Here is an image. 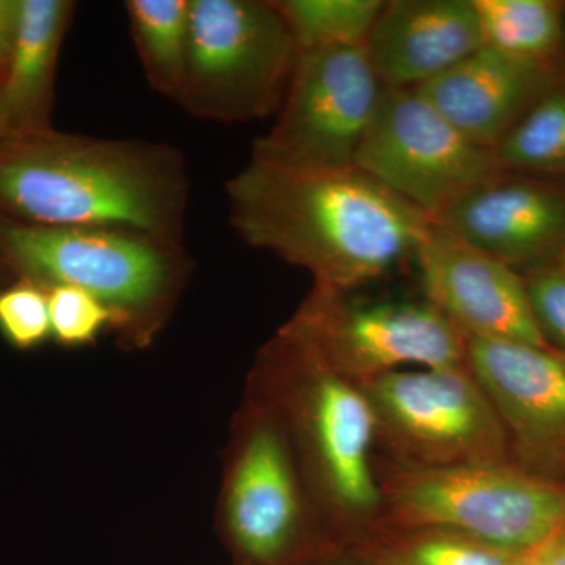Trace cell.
Wrapping results in <instances>:
<instances>
[{
    "label": "cell",
    "instance_id": "d4e9b609",
    "mask_svg": "<svg viewBox=\"0 0 565 565\" xmlns=\"http://www.w3.org/2000/svg\"><path fill=\"white\" fill-rule=\"evenodd\" d=\"M527 296L545 343L565 355V269L559 263L525 269Z\"/></svg>",
    "mask_w": 565,
    "mask_h": 565
},
{
    "label": "cell",
    "instance_id": "7c38bea8",
    "mask_svg": "<svg viewBox=\"0 0 565 565\" xmlns=\"http://www.w3.org/2000/svg\"><path fill=\"white\" fill-rule=\"evenodd\" d=\"M467 364L492 401L527 473L565 475V355L512 341L467 340Z\"/></svg>",
    "mask_w": 565,
    "mask_h": 565
},
{
    "label": "cell",
    "instance_id": "52a82bcc",
    "mask_svg": "<svg viewBox=\"0 0 565 565\" xmlns=\"http://www.w3.org/2000/svg\"><path fill=\"white\" fill-rule=\"evenodd\" d=\"M296 57L273 0H191L177 104L200 120H262L280 109Z\"/></svg>",
    "mask_w": 565,
    "mask_h": 565
},
{
    "label": "cell",
    "instance_id": "cb8c5ba5",
    "mask_svg": "<svg viewBox=\"0 0 565 565\" xmlns=\"http://www.w3.org/2000/svg\"><path fill=\"white\" fill-rule=\"evenodd\" d=\"M0 333L21 351L40 348L51 338L47 289L25 278L0 289Z\"/></svg>",
    "mask_w": 565,
    "mask_h": 565
},
{
    "label": "cell",
    "instance_id": "1f68e13d",
    "mask_svg": "<svg viewBox=\"0 0 565 565\" xmlns=\"http://www.w3.org/2000/svg\"><path fill=\"white\" fill-rule=\"evenodd\" d=\"M0 81H2V74H0Z\"/></svg>",
    "mask_w": 565,
    "mask_h": 565
},
{
    "label": "cell",
    "instance_id": "f546056e",
    "mask_svg": "<svg viewBox=\"0 0 565 565\" xmlns=\"http://www.w3.org/2000/svg\"><path fill=\"white\" fill-rule=\"evenodd\" d=\"M14 136L11 129L9 114H7L6 104H3L2 95H0V141Z\"/></svg>",
    "mask_w": 565,
    "mask_h": 565
},
{
    "label": "cell",
    "instance_id": "7a4b0ae2",
    "mask_svg": "<svg viewBox=\"0 0 565 565\" xmlns=\"http://www.w3.org/2000/svg\"><path fill=\"white\" fill-rule=\"evenodd\" d=\"M189 193L172 145L52 128L0 141V215L11 221L126 230L184 247Z\"/></svg>",
    "mask_w": 565,
    "mask_h": 565
},
{
    "label": "cell",
    "instance_id": "d6986e66",
    "mask_svg": "<svg viewBox=\"0 0 565 565\" xmlns=\"http://www.w3.org/2000/svg\"><path fill=\"white\" fill-rule=\"evenodd\" d=\"M484 46L512 57L559 58L565 3L556 0H473Z\"/></svg>",
    "mask_w": 565,
    "mask_h": 565
},
{
    "label": "cell",
    "instance_id": "e0dca14e",
    "mask_svg": "<svg viewBox=\"0 0 565 565\" xmlns=\"http://www.w3.org/2000/svg\"><path fill=\"white\" fill-rule=\"evenodd\" d=\"M74 9L68 0H21L17 39L0 81L14 136L52 128L55 70Z\"/></svg>",
    "mask_w": 565,
    "mask_h": 565
},
{
    "label": "cell",
    "instance_id": "83f0119b",
    "mask_svg": "<svg viewBox=\"0 0 565 565\" xmlns=\"http://www.w3.org/2000/svg\"><path fill=\"white\" fill-rule=\"evenodd\" d=\"M307 565H360L353 557L341 553H321L308 559Z\"/></svg>",
    "mask_w": 565,
    "mask_h": 565
},
{
    "label": "cell",
    "instance_id": "d6a6232c",
    "mask_svg": "<svg viewBox=\"0 0 565 565\" xmlns=\"http://www.w3.org/2000/svg\"><path fill=\"white\" fill-rule=\"evenodd\" d=\"M236 565H243V564H236Z\"/></svg>",
    "mask_w": 565,
    "mask_h": 565
},
{
    "label": "cell",
    "instance_id": "8fae6325",
    "mask_svg": "<svg viewBox=\"0 0 565 565\" xmlns=\"http://www.w3.org/2000/svg\"><path fill=\"white\" fill-rule=\"evenodd\" d=\"M382 92L364 46L297 52L277 121L252 158L291 169L355 167Z\"/></svg>",
    "mask_w": 565,
    "mask_h": 565
},
{
    "label": "cell",
    "instance_id": "8992f818",
    "mask_svg": "<svg viewBox=\"0 0 565 565\" xmlns=\"http://www.w3.org/2000/svg\"><path fill=\"white\" fill-rule=\"evenodd\" d=\"M217 526L243 565H294L321 544L323 527L288 435L248 394L223 457Z\"/></svg>",
    "mask_w": 565,
    "mask_h": 565
},
{
    "label": "cell",
    "instance_id": "3957f363",
    "mask_svg": "<svg viewBox=\"0 0 565 565\" xmlns=\"http://www.w3.org/2000/svg\"><path fill=\"white\" fill-rule=\"evenodd\" d=\"M247 394L288 435L323 530L375 526L382 503L373 463L375 418L363 390L280 329L259 352Z\"/></svg>",
    "mask_w": 565,
    "mask_h": 565
},
{
    "label": "cell",
    "instance_id": "ffe728a7",
    "mask_svg": "<svg viewBox=\"0 0 565 565\" xmlns=\"http://www.w3.org/2000/svg\"><path fill=\"white\" fill-rule=\"evenodd\" d=\"M505 172L565 184V73L494 147Z\"/></svg>",
    "mask_w": 565,
    "mask_h": 565
},
{
    "label": "cell",
    "instance_id": "5bb4252c",
    "mask_svg": "<svg viewBox=\"0 0 565 565\" xmlns=\"http://www.w3.org/2000/svg\"><path fill=\"white\" fill-rule=\"evenodd\" d=\"M434 222L516 270L556 263L565 253V184L504 172Z\"/></svg>",
    "mask_w": 565,
    "mask_h": 565
},
{
    "label": "cell",
    "instance_id": "ac0fdd59",
    "mask_svg": "<svg viewBox=\"0 0 565 565\" xmlns=\"http://www.w3.org/2000/svg\"><path fill=\"white\" fill-rule=\"evenodd\" d=\"M125 7L148 84L177 103L188 62L191 0H128Z\"/></svg>",
    "mask_w": 565,
    "mask_h": 565
},
{
    "label": "cell",
    "instance_id": "2e32d148",
    "mask_svg": "<svg viewBox=\"0 0 565 565\" xmlns=\"http://www.w3.org/2000/svg\"><path fill=\"white\" fill-rule=\"evenodd\" d=\"M484 47L473 0H392L364 44L388 88H416Z\"/></svg>",
    "mask_w": 565,
    "mask_h": 565
},
{
    "label": "cell",
    "instance_id": "277c9868",
    "mask_svg": "<svg viewBox=\"0 0 565 565\" xmlns=\"http://www.w3.org/2000/svg\"><path fill=\"white\" fill-rule=\"evenodd\" d=\"M0 259L18 278L76 286L115 316L126 351L154 343L170 322L191 275L184 247L126 230L44 226L0 215Z\"/></svg>",
    "mask_w": 565,
    "mask_h": 565
},
{
    "label": "cell",
    "instance_id": "7402d4cb",
    "mask_svg": "<svg viewBox=\"0 0 565 565\" xmlns=\"http://www.w3.org/2000/svg\"><path fill=\"white\" fill-rule=\"evenodd\" d=\"M381 565H511L514 552L445 530L384 531Z\"/></svg>",
    "mask_w": 565,
    "mask_h": 565
},
{
    "label": "cell",
    "instance_id": "f1b7e54d",
    "mask_svg": "<svg viewBox=\"0 0 565 565\" xmlns=\"http://www.w3.org/2000/svg\"><path fill=\"white\" fill-rule=\"evenodd\" d=\"M555 565H565V530L550 542Z\"/></svg>",
    "mask_w": 565,
    "mask_h": 565
},
{
    "label": "cell",
    "instance_id": "30bf717a",
    "mask_svg": "<svg viewBox=\"0 0 565 565\" xmlns=\"http://www.w3.org/2000/svg\"><path fill=\"white\" fill-rule=\"evenodd\" d=\"M355 167L433 221L505 172L494 148L468 139L414 88L388 87Z\"/></svg>",
    "mask_w": 565,
    "mask_h": 565
},
{
    "label": "cell",
    "instance_id": "4fadbf2b",
    "mask_svg": "<svg viewBox=\"0 0 565 565\" xmlns=\"http://www.w3.org/2000/svg\"><path fill=\"white\" fill-rule=\"evenodd\" d=\"M427 302L467 340L512 341L550 348L515 267L430 223L415 250Z\"/></svg>",
    "mask_w": 565,
    "mask_h": 565
},
{
    "label": "cell",
    "instance_id": "5b68a950",
    "mask_svg": "<svg viewBox=\"0 0 565 565\" xmlns=\"http://www.w3.org/2000/svg\"><path fill=\"white\" fill-rule=\"evenodd\" d=\"M384 531L445 530L523 552L565 530V489L512 462L377 468Z\"/></svg>",
    "mask_w": 565,
    "mask_h": 565
},
{
    "label": "cell",
    "instance_id": "6da1fadb",
    "mask_svg": "<svg viewBox=\"0 0 565 565\" xmlns=\"http://www.w3.org/2000/svg\"><path fill=\"white\" fill-rule=\"evenodd\" d=\"M230 222L252 247L353 292L414 256L433 218L348 169H291L250 158L226 182Z\"/></svg>",
    "mask_w": 565,
    "mask_h": 565
},
{
    "label": "cell",
    "instance_id": "4dcf8cb0",
    "mask_svg": "<svg viewBox=\"0 0 565 565\" xmlns=\"http://www.w3.org/2000/svg\"><path fill=\"white\" fill-rule=\"evenodd\" d=\"M556 263H559V264H561V266H563V267H564V269H565V253H564V255H563V256H561V258H559V259H557V262H556Z\"/></svg>",
    "mask_w": 565,
    "mask_h": 565
},
{
    "label": "cell",
    "instance_id": "ba28073f",
    "mask_svg": "<svg viewBox=\"0 0 565 565\" xmlns=\"http://www.w3.org/2000/svg\"><path fill=\"white\" fill-rule=\"evenodd\" d=\"M375 418V444L415 470L511 462L500 415L470 367H415L360 385Z\"/></svg>",
    "mask_w": 565,
    "mask_h": 565
},
{
    "label": "cell",
    "instance_id": "4316f807",
    "mask_svg": "<svg viewBox=\"0 0 565 565\" xmlns=\"http://www.w3.org/2000/svg\"><path fill=\"white\" fill-rule=\"evenodd\" d=\"M550 542L533 546V548L523 550V552H516L514 557H512L511 565H555Z\"/></svg>",
    "mask_w": 565,
    "mask_h": 565
},
{
    "label": "cell",
    "instance_id": "484cf974",
    "mask_svg": "<svg viewBox=\"0 0 565 565\" xmlns=\"http://www.w3.org/2000/svg\"><path fill=\"white\" fill-rule=\"evenodd\" d=\"M20 11L21 0H0V74L2 76L17 39Z\"/></svg>",
    "mask_w": 565,
    "mask_h": 565
},
{
    "label": "cell",
    "instance_id": "9a60e30c",
    "mask_svg": "<svg viewBox=\"0 0 565 565\" xmlns=\"http://www.w3.org/2000/svg\"><path fill=\"white\" fill-rule=\"evenodd\" d=\"M564 73L559 58L527 61L484 46L414 90L468 139L494 148Z\"/></svg>",
    "mask_w": 565,
    "mask_h": 565
},
{
    "label": "cell",
    "instance_id": "603a6c76",
    "mask_svg": "<svg viewBox=\"0 0 565 565\" xmlns=\"http://www.w3.org/2000/svg\"><path fill=\"white\" fill-rule=\"evenodd\" d=\"M51 338L63 348L90 345L99 334L114 332L115 316L90 292L76 286H54L47 289Z\"/></svg>",
    "mask_w": 565,
    "mask_h": 565
},
{
    "label": "cell",
    "instance_id": "44dd1931",
    "mask_svg": "<svg viewBox=\"0 0 565 565\" xmlns=\"http://www.w3.org/2000/svg\"><path fill=\"white\" fill-rule=\"evenodd\" d=\"M297 52L364 46L384 9L382 0H273Z\"/></svg>",
    "mask_w": 565,
    "mask_h": 565
},
{
    "label": "cell",
    "instance_id": "9c48e42d",
    "mask_svg": "<svg viewBox=\"0 0 565 565\" xmlns=\"http://www.w3.org/2000/svg\"><path fill=\"white\" fill-rule=\"evenodd\" d=\"M281 329L356 386L407 366H467V338L427 300L370 302L313 286Z\"/></svg>",
    "mask_w": 565,
    "mask_h": 565
}]
</instances>
